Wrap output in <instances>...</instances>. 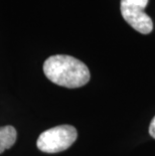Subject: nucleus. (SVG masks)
<instances>
[{
  "label": "nucleus",
  "mask_w": 155,
  "mask_h": 156,
  "mask_svg": "<svg viewBox=\"0 0 155 156\" xmlns=\"http://www.w3.org/2000/svg\"><path fill=\"white\" fill-rule=\"evenodd\" d=\"M44 73L54 84L70 89L83 87L91 78L83 62L65 55L49 56L44 64Z\"/></svg>",
  "instance_id": "1"
},
{
  "label": "nucleus",
  "mask_w": 155,
  "mask_h": 156,
  "mask_svg": "<svg viewBox=\"0 0 155 156\" xmlns=\"http://www.w3.org/2000/svg\"><path fill=\"white\" fill-rule=\"evenodd\" d=\"M77 137L78 132L74 126L61 125L42 132L36 145L39 150L45 153H58L70 148Z\"/></svg>",
  "instance_id": "2"
},
{
  "label": "nucleus",
  "mask_w": 155,
  "mask_h": 156,
  "mask_svg": "<svg viewBox=\"0 0 155 156\" xmlns=\"http://www.w3.org/2000/svg\"><path fill=\"white\" fill-rule=\"evenodd\" d=\"M148 0H121V14L129 25L142 34L153 29V22L144 12Z\"/></svg>",
  "instance_id": "3"
},
{
  "label": "nucleus",
  "mask_w": 155,
  "mask_h": 156,
  "mask_svg": "<svg viewBox=\"0 0 155 156\" xmlns=\"http://www.w3.org/2000/svg\"><path fill=\"white\" fill-rule=\"evenodd\" d=\"M17 139V132L13 126L0 127V154L11 148Z\"/></svg>",
  "instance_id": "4"
},
{
  "label": "nucleus",
  "mask_w": 155,
  "mask_h": 156,
  "mask_svg": "<svg viewBox=\"0 0 155 156\" xmlns=\"http://www.w3.org/2000/svg\"><path fill=\"white\" fill-rule=\"evenodd\" d=\"M149 134L151 135V137L155 139V116L153 119L151 120L150 126H149Z\"/></svg>",
  "instance_id": "5"
}]
</instances>
